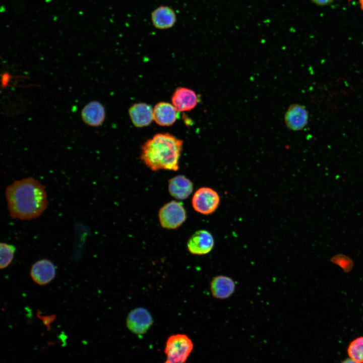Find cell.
I'll list each match as a JSON object with an SVG mask.
<instances>
[{"instance_id": "cell-8", "label": "cell", "mask_w": 363, "mask_h": 363, "mask_svg": "<svg viewBox=\"0 0 363 363\" xmlns=\"http://www.w3.org/2000/svg\"><path fill=\"white\" fill-rule=\"evenodd\" d=\"M30 276L34 282L44 285L53 280L56 275V267L48 259H41L34 263L30 269Z\"/></svg>"}, {"instance_id": "cell-20", "label": "cell", "mask_w": 363, "mask_h": 363, "mask_svg": "<svg viewBox=\"0 0 363 363\" xmlns=\"http://www.w3.org/2000/svg\"><path fill=\"white\" fill-rule=\"evenodd\" d=\"M38 316L42 320L43 324L48 329H50V324L55 319V316L51 315L50 316Z\"/></svg>"}, {"instance_id": "cell-23", "label": "cell", "mask_w": 363, "mask_h": 363, "mask_svg": "<svg viewBox=\"0 0 363 363\" xmlns=\"http://www.w3.org/2000/svg\"><path fill=\"white\" fill-rule=\"evenodd\" d=\"M362 305H363V303H362Z\"/></svg>"}, {"instance_id": "cell-14", "label": "cell", "mask_w": 363, "mask_h": 363, "mask_svg": "<svg viewBox=\"0 0 363 363\" xmlns=\"http://www.w3.org/2000/svg\"><path fill=\"white\" fill-rule=\"evenodd\" d=\"M178 112L172 104L160 102L153 108V119L160 126H169L176 120Z\"/></svg>"}, {"instance_id": "cell-13", "label": "cell", "mask_w": 363, "mask_h": 363, "mask_svg": "<svg viewBox=\"0 0 363 363\" xmlns=\"http://www.w3.org/2000/svg\"><path fill=\"white\" fill-rule=\"evenodd\" d=\"M81 116L86 125L98 127L102 124L105 118L104 107L98 101H91L83 107Z\"/></svg>"}, {"instance_id": "cell-21", "label": "cell", "mask_w": 363, "mask_h": 363, "mask_svg": "<svg viewBox=\"0 0 363 363\" xmlns=\"http://www.w3.org/2000/svg\"><path fill=\"white\" fill-rule=\"evenodd\" d=\"M315 4L320 6L326 5L331 3L333 0H311Z\"/></svg>"}, {"instance_id": "cell-18", "label": "cell", "mask_w": 363, "mask_h": 363, "mask_svg": "<svg viewBox=\"0 0 363 363\" xmlns=\"http://www.w3.org/2000/svg\"><path fill=\"white\" fill-rule=\"evenodd\" d=\"M16 248L14 246L6 243H1L0 268L1 269L9 266L13 260Z\"/></svg>"}, {"instance_id": "cell-16", "label": "cell", "mask_w": 363, "mask_h": 363, "mask_svg": "<svg viewBox=\"0 0 363 363\" xmlns=\"http://www.w3.org/2000/svg\"><path fill=\"white\" fill-rule=\"evenodd\" d=\"M129 113L133 125L138 128L149 125L153 119V109L145 103L134 104L130 108Z\"/></svg>"}, {"instance_id": "cell-15", "label": "cell", "mask_w": 363, "mask_h": 363, "mask_svg": "<svg viewBox=\"0 0 363 363\" xmlns=\"http://www.w3.org/2000/svg\"><path fill=\"white\" fill-rule=\"evenodd\" d=\"M168 189L171 196L178 200H185L192 193L193 184L186 176L178 175L169 180Z\"/></svg>"}, {"instance_id": "cell-7", "label": "cell", "mask_w": 363, "mask_h": 363, "mask_svg": "<svg viewBox=\"0 0 363 363\" xmlns=\"http://www.w3.org/2000/svg\"><path fill=\"white\" fill-rule=\"evenodd\" d=\"M214 239L212 234L204 229L193 233L187 243L189 251L193 255H204L209 253L213 249Z\"/></svg>"}, {"instance_id": "cell-5", "label": "cell", "mask_w": 363, "mask_h": 363, "mask_svg": "<svg viewBox=\"0 0 363 363\" xmlns=\"http://www.w3.org/2000/svg\"><path fill=\"white\" fill-rule=\"evenodd\" d=\"M220 201L219 195L215 190L209 187H202L195 192L192 204L196 211L207 215L216 210Z\"/></svg>"}, {"instance_id": "cell-6", "label": "cell", "mask_w": 363, "mask_h": 363, "mask_svg": "<svg viewBox=\"0 0 363 363\" xmlns=\"http://www.w3.org/2000/svg\"><path fill=\"white\" fill-rule=\"evenodd\" d=\"M153 323L152 316L145 308L139 307L132 310L126 319V326L133 333L143 335L150 329Z\"/></svg>"}, {"instance_id": "cell-1", "label": "cell", "mask_w": 363, "mask_h": 363, "mask_svg": "<svg viewBox=\"0 0 363 363\" xmlns=\"http://www.w3.org/2000/svg\"><path fill=\"white\" fill-rule=\"evenodd\" d=\"M5 196L10 215L14 219L36 218L48 206L45 187L33 177L17 180L9 185Z\"/></svg>"}, {"instance_id": "cell-10", "label": "cell", "mask_w": 363, "mask_h": 363, "mask_svg": "<svg viewBox=\"0 0 363 363\" xmlns=\"http://www.w3.org/2000/svg\"><path fill=\"white\" fill-rule=\"evenodd\" d=\"M172 104L178 112L194 109L200 101L198 95L191 89L177 88L171 97Z\"/></svg>"}, {"instance_id": "cell-12", "label": "cell", "mask_w": 363, "mask_h": 363, "mask_svg": "<svg viewBox=\"0 0 363 363\" xmlns=\"http://www.w3.org/2000/svg\"><path fill=\"white\" fill-rule=\"evenodd\" d=\"M176 15L170 7L160 5L155 8L151 14L153 26L159 30H166L174 26L176 22Z\"/></svg>"}, {"instance_id": "cell-4", "label": "cell", "mask_w": 363, "mask_h": 363, "mask_svg": "<svg viewBox=\"0 0 363 363\" xmlns=\"http://www.w3.org/2000/svg\"><path fill=\"white\" fill-rule=\"evenodd\" d=\"M158 218L162 227L167 229H175L186 221L187 213L181 202L171 201L164 204L159 209Z\"/></svg>"}, {"instance_id": "cell-3", "label": "cell", "mask_w": 363, "mask_h": 363, "mask_svg": "<svg viewBox=\"0 0 363 363\" xmlns=\"http://www.w3.org/2000/svg\"><path fill=\"white\" fill-rule=\"evenodd\" d=\"M193 348V343L187 335L184 334L171 335L166 342L164 353L166 360L165 362H185Z\"/></svg>"}, {"instance_id": "cell-22", "label": "cell", "mask_w": 363, "mask_h": 363, "mask_svg": "<svg viewBox=\"0 0 363 363\" xmlns=\"http://www.w3.org/2000/svg\"><path fill=\"white\" fill-rule=\"evenodd\" d=\"M360 8L363 10V0H358Z\"/></svg>"}, {"instance_id": "cell-9", "label": "cell", "mask_w": 363, "mask_h": 363, "mask_svg": "<svg viewBox=\"0 0 363 363\" xmlns=\"http://www.w3.org/2000/svg\"><path fill=\"white\" fill-rule=\"evenodd\" d=\"M309 112L306 107L299 104H293L287 108L284 121L290 130L298 131L302 130L308 124Z\"/></svg>"}, {"instance_id": "cell-11", "label": "cell", "mask_w": 363, "mask_h": 363, "mask_svg": "<svg viewBox=\"0 0 363 363\" xmlns=\"http://www.w3.org/2000/svg\"><path fill=\"white\" fill-rule=\"evenodd\" d=\"M236 284L234 280L226 275L215 276L211 281L210 289L213 297L224 300L231 297L235 292Z\"/></svg>"}, {"instance_id": "cell-19", "label": "cell", "mask_w": 363, "mask_h": 363, "mask_svg": "<svg viewBox=\"0 0 363 363\" xmlns=\"http://www.w3.org/2000/svg\"><path fill=\"white\" fill-rule=\"evenodd\" d=\"M333 260L335 263L340 265L344 269L345 265H347L350 267L351 266L352 262L350 259L344 255H337L333 258Z\"/></svg>"}, {"instance_id": "cell-2", "label": "cell", "mask_w": 363, "mask_h": 363, "mask_svg": "<svg viewBox=\"0 0 363 363\" xmlns=\"http://www.w3.org/2000/svg\"><path fill=\"white\" fill-rule=\"evenodd\" d=\"M183 141L169 133H159L141 147V159L152 171H177Z\"/></svg>"}, {"instance_id": "cell-17", "label": "cell", "mask_w": 363, "mask_h": 363, "mask_svg": "<svg viewBox=\"0 0 363 363\" xmlns=\"http://www.w3.org/2000/svg\"><path fill=\"white\" fill-rule=\"evenodd\" d=\"M349 358L355 362H363V336L353 340L347 348Z\"/></svg>"}]
</instances>
